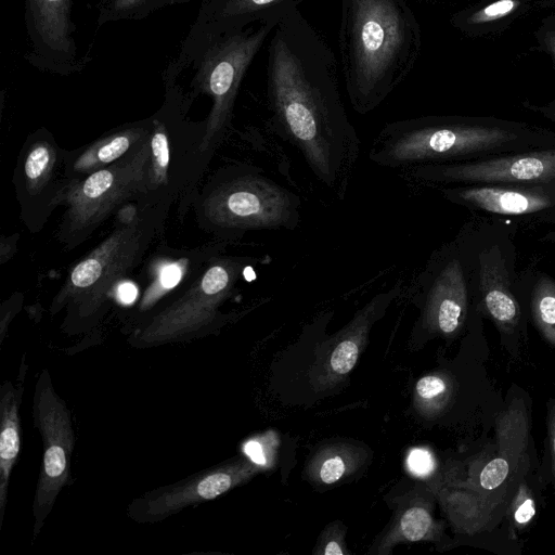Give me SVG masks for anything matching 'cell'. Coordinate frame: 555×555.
Masks as SVG:
<instances>
[{
  "instance_id": "5bb4252c",
  "label": "cell",
  "mask_w": 555,
  "mask_h": 555,
  "mask_svg": "<svg viewBox=\"0 0 555 555\" xmlns=\"http://www.w3.org/2000/svg\"><path fill=\"white\" fill-rule=\"evenodd\" d=\"M305 0H202L197 16L168 64L177 75L192 66L218 37L270 20H282Z\"/></svg>"
},
{
  "instance_id": "9c48e42d",
  "label": "cell",
  "mask_w": 555,
  "mask_h": 555,
  "mask_svg": "<svg viewBox=\"0 0 555 555\" xmlns=\"http://www.w3.org/2000/svg\"><path fill=\"white\" fill-rule=\"evenodd\" d=\"M280 21L270 20L227 33L211 41L193 63L196 70L190 93L195 99L206 94L212 100L205 119L203 144L209 162L231 128L235 100L245 73Z\"/></svg>"
},
{
  "instance_id": "484cf974",
  "label": "cell",
  "mask_w": 555,
  "mask_h": 555,
  "mask_svg": "<svg viewBox=\"0 0 555 555\" xmlns=\"http://www.w3.org/2000/svg\"><path fill=\"white\" fill-rule=\"evenodd\" d=\"M398 533L406 541H420L435 533V522L429 511L422 505L408 508L399 519Z\"/></svg>"
},
{
  "instance_id": "ffe728a7",
  "label": "cell",
  "mask_w": 555,
  "mask_h": 555,
  "mask_svg": "<svg viewBox=\"0 0 555 555\" xmlns=\"http://www.w3.org/2000/svg\"><path fill=\"white\" fill-rule=\"evenodd\" d=\"M442 194L454 203L501 215L531 214L553 205L541 193L495 186L446 188Z\"/></svg>"
},
{
  "instance_id": "7402d4cb",
  "label": "cell",
  "mask_w": 555,
  "mask_h": 555,
  "mask_svg": "<svg viewBox=\"0 0 555 555\" xmlns=\"http://www.w3.org/2000/svg\"><path fill=\"white\" fill-rule=\"evenodd\" d=\"M530 424L528 410L518 399L502 411L496 420L498 455L505 459L516 477L528 461Z\"/></svg>"
},
{
  "instance_id": "f1b7e54d",
  "label": "cell",
  "mask_w": 555,
  "mask_h": 555,
  "mask_svg": "<svg viewBox=\"0 0 555 555\" xmlns=\"http://www.w3.org/2000/svg\"><path fill=\"white\" fill-rule=\"evenodd\" d=\"M509 477H515L509 463L496 455L489 461L480 470L478 486L482 490H495L503 486Z\"/></svg>"
},
{
  "instance_id": "83f0119b",
  "label": "cell",
  "mask_w": 555,
  "mask_h": 555,
  "mask_svg": "<svg viewBox=\"0 0 555 555\" xmlns=\"http://www.w3.org/2000/svg\"><path fill=\"white\" fill-rule=\"evenodd\" d=\"M509 508L511 521L516 529H524L532 521L537 513V506L528 486L519 483Z\"/></svg>"
},
{
  "instance_id": "f546056e",
  "label": "cell",
  "mask_w": 555,
  "mask_h": 555,
  "mask_svg": "<svg viewBox=\"0 0 555 555\" xmlns=\"http://www.w3.org/2000/svg\"><path fill=\"white\" fill-rule=\"evenodd\" d=\"M416 393L424 402L442 404L450 393V383L439 375H426L417 382Z\"/></svg>"
},
{
  "instance_id": "836d02e7",
  "label": "cell",
  "mask_w": 555,
  "mask_h": 555,
  "mask_svg": "<svg viewBox=\"0 0 555 555\" xmlns=\"http://www.w3.org/2000/svg\"><path fill=\"white\" fill-rule=\"evenodd\" d=\"M139 296V291L131 282H122L116 292V301L122 305H132Z\"/></svg>"
},
{
  "instance_id": "e0dca14e",
  "label": "cell",
  "mask_w": 555,
  "mask_h": 555,
  "mask_svg": "<svg viewBox=\"0 0 555 555\" xmlns=\"http://www.w3.org/2000/svg\"><path fill=\"white\" fill-rule=\"evenodd\" d=\"M228 245V242L217 240L191 249L159 245L146 267L147 285L138 298V310L150 312L163 299L176 297L198 276L211 258L224 253Z\"/></svg>"
},
{
  "instance_id": "d4e9b609",
  "label": "cell",
  "mask_w": 555,
  "mask_h": 555,
  "mask_svg": "<svg viewBox=\"0 0 555 555\" xmlns=\"http://www.w3.org/2000/svg\"><path fill=\"white\" fill-rule=\"evenodd\" d=\"M532 314L544 338L555 346V282L540 280L533 289Z\"/></svg>"
},
{
  "instance_id": "d6986e66",
  "label": "cell",
  "mask_w": 555,
  "mask_h": 555,
  "mask_svg": "<svg viewBox=\"0 0 555 555\" xmlns=\"http://www.w3.org/2000/svg\"><path fill=\"white\" fill-rule=\"evenodd\" d=\"M27 367L26 356L24 354L18 371L17 385L14 386L11 380H5L0 387V529L8 503L11 473L21 450L20 409Z\"/></svg>"
},
{
  "instance_id": "6da1fadb",
  "label": "cell",
  "mask_w": 555,
  "mask_h": 555,
  "mask_svg": "<svg viewBox=\"0 0 555 555\" xmlns=\"http://www.w3.org/2000/svg\"><path fill=\"white\" fill-rule=\"evenodd\" d=\"M338 69L333 50L298 8L273 29L267 64L271 125L300 153L314 178L341 201L361 140L343 102Z\"/></svg>"
},
{
  "instance_id": "52a82bcc",
  "label": "cell",
  "mask_w": 555,
  "mask_h": 555,
  "mask_svg": "<svg viewBox=\"0 0 555 555\" xmlns=\"http://www.w3.org/2000/svg\"><path fill=\"white\" fill-rule=\"evenodd\" d=\"M257 262L253 256H215L185 289L132 333L130 344L150 348L207 333L224 318L220 307L231 297L245 270Z\"/></svg>"
},
{
  "instance_id": "4dcf8cb0",
  "label": "cell",
  "mask_w": 555,
  "mask_h": 555,
  "mask_svg": "<svg viewBox=\"0 0 555 555\" xmlns=\"http://www.w3.org/2000/svg\"><path fill=\"white\" fill-rule=\"evenodd\" d=\"M244 453L254 463L264 467L268 465L272 455V440L268 437L254 438L247 441L244 447Z\"/></svg>"
},
{
  "instance_id": "ba28073f",
  "label": "cell",
  "mask_w": 555,
  "mask_h": 555,
  "mask_svg": "<svg viewBox=\"0 0 555 555\" xmlns=\"http://www.w3.org/2000/svg\"><path fill=\"white\" fill-rule=\"evenodd\" d=\"M149 137L112 165L72 183L54 237L65 250L88 241L111 217L147 193Z\"/></svg>"
},
{
  "instance_id": "44dd1931",
  "label": "cell",
  "mask_w": 555,
  "mask_h": 555,
  "mask_svg": "<svg viewBox=\"0 0 555 555\" xmlns=\"http://www.w3.org/2000/svg\"><path fill=\"white\" fill-rule=\"evenodd\" d=\"M402 286V281H398L389 289L372 297L357 312L333 350L330 363L335 373L343 375L352 370L371 326L383 317L387 308L401 295Z\"/></svg>"
},
{
  "instance_id": "d6a6232c",
  "label": "cell",
  "mask_w": 555,
  "mask_h": 555,
  "mask_svg": "<svg viewBox=\"0 0 555 555\" xmlns=\"http://www.w3.org/2000/svg\"><path fill=\"white\" fill-rule=\"evenodd\" d=\"M547 446L551 460V472L555 481V400L551 399L547 403Z\"/></svg>"
},
{
  "instance_id": "4316f807",
  "label": "cell",
  "mask_w": 555,
  "mask_h": 555,
  "mask_svg": "<svg viewBox=\"0 0 555 555\" xmlns=\"http://www.w3.org/2000/svg\"><path fill=\"white\" fill-rule=\"evenodd\" d=\"M348 455L341 451L333 450L319 459L314 475L322 483L331 485L339 480L349 469Z\"/></svg>"
},
{
  "instance_id": "2e32d148",
  "label": "cell",
  "mask_w": 555,
  "mask_h": 555,
  "mask_svg": "<svg viewBox=\"0 0 555 555\" xmlns=\"http://www.w3.org/2000/svg\"><path fill=\"white\" fill-rule=\"evenodd\" d=\"M405 178L425 185L472 182H547L555 180V149L472 163L420 165Z\"/></svg>"
},
{
  "instance_id": "4fadbf2b",
  "label": "cell",
  "mask_w": 555,
  "mask_h": 555,
  "mask_svg": "<svg viewBox=\"0 0 555 555\" xmlns=\"http://www.w3.org/2000/svg\"><path fill=\"white\" fill-rule=\"evenodd\" d=\"M73 0H25L26 60L41 72L68 76L90 57H78L72 21Z\"/></svg>"
},
{
  "instance_id": "3957f363",
  "label": "cell",
  "mask_w": 555,
  "mask_h": 555,
  "mask_svg": "<svg viewBox=\"0 0 555 555\" xmlns=\"http://www.w3.org/2000/svg\"><path fill=\"white\" fill-rule=\"evenodd\" d=\"M173 198L145 194L116 215L114 229L68 272L50 312L66 309L65 325L88 326L116 301L118 286L162 234Z\"/></svg>"
},
{
  "instance_id": "e575fe53",
  "label": "cell",
  "mask_w": 555,
  "mask_h": 555,
  "mask_svg": "<svg viewBox=\"0 0 555 555\" xmlns=\"http://www.w3.org/2000/svg\"><path fill=\"white\" fill-rule=\"evenodd\" d=\"M513 7L514 2L512 0H501L487 7L483 12L488 17H499L508 13Z\"/></svg>"
},
{
  "instance_id": "30bf717a",
  "label": "cell",
  "mask_w": 555,
  "mask_h": 555,
  "mask_svg": "<svg viewBox=\"0 0 555 555\" xmlns=\"http://www.w3.org/2000/svg\"><path fill=\"white\" fill-rule=\"evenodd\" d=\"M34 427L42 443V459L33 500V540L40 533L57 495L70 483V459L75 443L70 411L55 391L43 369L33 397Z\"/></svg>"
},
{
  "instance_id": "7c38bea8",
  "label": "cell",
  "mask_w": 555,
  "mask_h": 555,
  "mask_svg": "<svg viewBox=\"0 0 555 555\" xmlns=\"http://www.w3.org/2000/svg\"><path fill=\"white\" fill-rule=\"evenodd\" d=\"M261 468L248 457L234 459L133 499L128 505L127 515L140 524L165 520L186 507L227 493L246 482Z\"/></svg>"
},
{
  "instance_id": "277c9868",
  "label": "cell",
  "mask_w": 555,
  "mask_h": 555,
  "mask_svg": "<svg viewBox=\"0 0 555 555\" xmlns=\"http://www.w3.org/2000/svg\"><path fill=\"white\" fill-rule=\"evenodd\" d=\"M191 208L202 230L229 244L250 231H293L301 222L300 196L245 163L216 170L197 190Z\"/></svg>"
},
{
  "instance_id": "d590c367",
  "label": "cell",
  "mask_w": 555,
  "mask_h": 555,
  "mask_svg": "<svg viewBox=\"0 0 555 555\" xmlns=\"http://www.w3.org/2000/svg\"><path fill=\"white\" fill-rule=\"evenodd\" d=\"M322 553L323 554H344V550L341 548V544L335 540V539H332L330 541H327L324 545H323V550H322Z\"/></svg>"
},
{
  "instance_id": "5b68a950",
  "label": "cell",
  "mask_w": 555,
  "mask_h": 555,
  "mask_svg": "<svg viewBox=\"0 0 555 555\" xmlns=\"http://www.w3.org/2000/svg\"><path fill=\"white\" fill-rule=\"evenodd\" d=\"M178 76L166 67L164 102L151 116L146 194L178 201L182 221L210 162L203 152L205 119L193 121L188 117L195 98L178 85Z\"/></svg>"
},
{
  "instance_id": "8fae6325",
  "label": "cell",
  "mask_w": 555,
  "mask_h": 555,
  "mask_svg": "<svg viewBox=\"0 0 555 555\" xmlns=\"http://www.w3.org/2000/svg\"><path fill=\"white\" fill-rule=\"evenodd\" d=\"M63 152L43 127L31 132L20 151L12 182L20 218L30 233L40 232L66 199L72 181Z\"/></svg>"
},
{
  "instance_id": "1f68e13d",
  "label": "cell",
  "mask_w": 555,
  "mask_h": 555,
  "mask_svg": "<svg viewBox=\"0 0 555 555\" xmlns=\"http://www.w3.org/2000/svg\"><path fill=\"white\" fill-rule=\"evenodd\" d=\"M409 469L416 476H427L434 469V457L424 449H413L408 455Z\"/></svg>"
},
{
  "instance_id": "7a4b0ae2",
  "label": "cell",
  "mask_w": 555,
  "mask_h": 555,
  "mask_svg": "<svg viewBox=\"0 0 555 555\" xmlns=\"http://www.w3.org/2000/svg\"><path fill=\"white\" fill-rule=\"evenodd\" d=\"M420 47L406 0H340L338 62L353 111L379 106L412 72Z\"/></svg>"
},
{
  "instance_id": "8992f818",
  "label": "cell",
  "mask_w": 555,
  "mask_h": 555,
  "mask_svg": "<svg viewBox=\"0 0 555 555\" xmlns=\"http://www.w3.org/2000/svg\"><path fill=\"white\" fill-rule=\"evenodd\" d=\"M516 140L504 129L423 116L384 125L369 150L370 160L384 168L406 170L427 164L456 163Z\"/></svg>"
},
{
  "instance_id": "cb8c5ba5",
  "label": "cell",
  "mask_w": 555,
  "mask_h": 555,
  "mask_svg": "<svg viewBox=\"0 0 555 555\" xmlns=\"http://www.w3.org/2000/svg\"><path fill=\"white\" fill-rule=\"evenodd\" d=\"M189 0H99L96 26L122 20H142L156 10Z\"/></svg>"
},
{
  "instance_id": "ac0fdd59",
  "label": "cell",
  "mask_w": 555,
  "mask_h": 555,
  "mask_svg": "<svg viewBox=\"0 0 555 555\" xmlns=\"http://www.w3.org/2000/svg\"><path fill=\"white\" fill-rule=\"evenodd\" d=\"M152 117L126 122L73 151L64 150L65 170L73 182L81 180L124 157L151 132Z\"/></svg>"
},
{
  "instance_id": "603a6c76",
  "label": "cell",
  "mask_w": 555,
  "mask_h": 555,
  "mask_svg": "<svg viewBox=\"0 0 555 555\" xmlns=\"http://www.w3.org/2000/svg\"><path fill=\"white\" fill-rule=\"evenodd\" d=\"M480 289L486 310L504 330L514 327L519 319V306L508 288L504 269L480 257Z\"/></svg>"
},
{
  "instance_id": "9a60e30c",
  "label": "cell",
  "mask_w": 555,
  "mask_h": 555,
  "mask_svg": "<svg viewBox=\"0 0 555 555\" xmlns=\"http://www.w3.org/2000/svg\"><path fill=\"white\" fill-rule=\"evenodd\" d=\"M412 286L422 310L421 323L426 330L452 335L462 327L467 314L468 289L457 255H433Z\"/></svg>"
}]
</instances>
